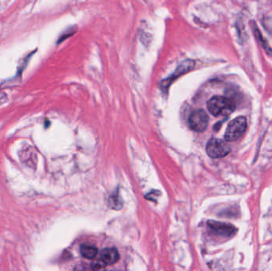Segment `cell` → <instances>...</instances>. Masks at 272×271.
Wrapping results in <instances>:
<instances>
[{
    "instance_id": "6da1fadb",
    "label": "cell",
    "mask_w": 272,
    "mask_h": 271,
    "mask_svg": "<svg viewBox=\"0 0 272 271\" xmlns=\"http://www.w3.org/2000/svg\"><path fill=\"white\" fill-rule=\"evenodd\" d=\"M207 108L213 116H228L234 112L236 104L229 98L214 96L208 101Z\"/></svg>"
},
{
    "instance_id": "7a4b0ae2",
    "label": "cell",
    "mask_w": 272,
    "mask_h": 271,
    "mask_svg": "<svg viewBox=\"0 0 272 271\" xmlns=\"http://www.w3.org/2000/svg\"><path fill=\"white\" fill-rule=\"evenodd\" d=\"M247 129V118L239 116L231 121L225 131L226 142L236 141L245 133Z\"/></svg>"
},
{
    "instance_id": "3957f363",
    "label": "cell",
    "mask_w": 272,
    "mask_h": 271,
    "mask_svg": "<svg viewBox=\"0 0 272 271\" xmlns=\"http://www.w3.org/2000/svg\"><path fill=\"white\" fill-rule=\"evenodd\" d=\"M231 148L225 140L213 138L208 142L206 153L212 159H221L230 153Z\"/></svg>"
},
{
    "instance_id": "277c9868",
    "label": "cell",
    "mask_w": 272,
    "mask_h": 271,
    "mask_svg": "<svg viewBox=\"0 0 272 271\" xmlns=\"http://www.w3.org/2000/svg\"><path fill=\"white\" fill-rule=\"evenodd\" d=\"M207 113L202 109L195 110L189 117L188 124L191 130L195 132H203L209 125Z\"/></svg>"
},
{
    "instance_id": "5b68a950",
    "label": "cell",
    "mask_w": 272,
    "mask_h": 271,
    "mask_svg": "<svg viewBox=\"0 0 272 271\" xmlns=\"http://www.w3.org/2000/svg\"><path fill=\"white\" fill-rule=\"evenodd\" d=\"M208 227H210L214 234L219 236L230 238L236 234V228L230 223L209 220L207 222Z\"/></svg>"
},
{
    "instance_id": "8992f818",
    "label": "cell",
    "mask_w": 272,
    "mask_h": 271,
    "mask_svg": "<svg viewBox=\"0 0 272 271\" xmlns=\"http://www.w3.org/2000/svg\"><path fill=\"white\" fill-rule=\"evenodd\" d=\"M101 259L105 265H113L120 259V254L116 248H105L101 253Z\"/></svg>"
},
{
    "instance_id": "52a82bcc",
    "label": "cell",
    "mask_w": 272,
    "mask_h": 271,
    "mask_svg": "<svg viewBox=\"0 0 272 271\" xmlns=\"http://www.w3.org/2000/svg\"><path fill=\"white\" fill-rule=\"evenodd\" d=\"M97 248L94 245L83 244L80 246V253L82 256L88 259H93L97 254Z\"/></svg>"
},
{
    "instance_id": "ba28073f",
    "label": "cell",
    "mask_w": 272,
    "mask_h": 271,
    "mask_svg": "<svg viewBox=\"0 0 272 271\" xmlns=\"http://www.w3.org/2000/svg\"><path fill=\"white\" fill-rule=\"evenodd\" d=\"M92 270L93 271H106V265L101 259L95 260L92 264Z\"/></svg>"
},
{
    "instance_id": "9c48e42d",
    "label": "cell",
    "mask_w": 272,
    "mask_h": 271,
    "mask_svg": "<svg viewBox=\"0 0 272 271\" xmlns=\"http://www.w3.org/2000/svg\"><path fill=\"white\" fill-rule=\"evenodd\" d=\"M109 202H110L111 208H114V209H120L122 206V202L119 199L117 195H116L115 197H110Z\"/></svg>"
}]
</instances>
